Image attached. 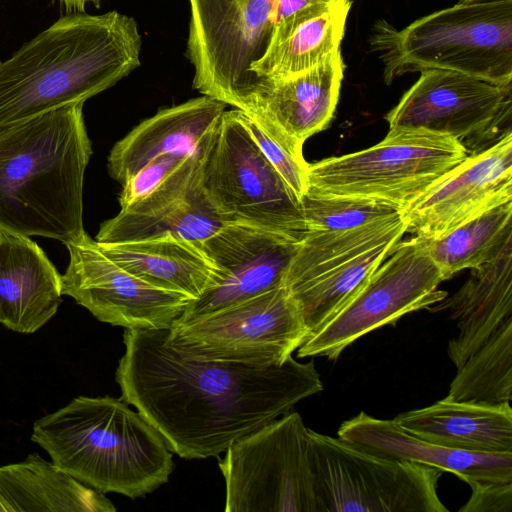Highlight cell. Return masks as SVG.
<instances>
[{"label": "cell", "instance_id": "obj_1", "mask_svg": "<svg viewBox=\"0 0 512 512\" xmlns=\"http://www.w3.org/2000/svg\"><path fill=\"white\" fill-rule=\"evenodd\" d=\"M115 379L121 399L184 459L218 457L230 445L323 390L314 362L250 365L199 357L167 329H125Z\"/></svg>", "mask_w": 512, "mask_h": 512}, {"label": "cell", "instance_id": "obj_2", "mask_svg": "<svg viewBox=\"0 0 512 512\" xmlns=\"http://www.w3.org/2000/svg\"><path fill=\"white\" fill-rule=\"evenodd\" d=\"M141 44L117 11L59 18L0 62V130L112 87L140 66Z\"/></svg>", "mask_w": 512, "mask_h": 512}, {"label": "cell", "instance_id": "obj_3", "mask_svg": "<svg viewBox=\"0 0 512 512\" xmlns=\"http://www.w3.org/2000/svg\"><path fill=\"white\" fill-rule=\"evenodd\" d=\"M83 104L0 130V232L80 241L83 182L92 155Z\"/></svg>", "mask_w": 512, "mask_h": 512}, {"label": "cell", "instance_id": "obj_4", "mask_svg": "<svg viewBox=\"0 0 512 512\" xmlns=\"http://www.w3.org/2000/svg\"><path fill=\"white\" fill-rule=\"evenodd\" d=\"M31 439L52 463L103 494L143 497L168 482L172 451L121 398L79 396L33 424Z\"/></svg>", "mask_w": 512, "mask_h": 512}, {"label": "cell", "instance_id": "obj_5", "mask_svg": "<svg viewBox=\"0 0 512 512\" xmlns=\"http://www.w3.org/2000/svg\"><path fill=\"white\" fill-rule=\"evenodd\" d=\"M370 44L387 84L405 73L441 69L512 86V1L458 2L401 30L382 20Z\"/></svg>", "mask_w": 512, "mask_h": 512}, {"label": "cell", "instance_id": "obj_6", "mask_svg": "<svg viewBox=\"0 0 512 512\" xmlns=\"http://www.w3.org/2000/svg\"><path fill=\"white\" fill-rule=\"evenodd\" d=\"M468 156L457 139L423 128H389L378 144L308 165L306 192L369 198L400 210Z\"/></svg>", "mask_w": 512, "mask_h": 512}, {"label": "cell", "instance_id": "obj_7", "mask_svg": "<svg viewBox=\"0 0 512 512\" xmlns=\"http://www.w3.org/2000/svg\"><path fill=\"white\" fill-rule=\"evenodd\" d=\"M197 185L223 222L258 225L298 241L307 232L299 198L266 159L239 109L223 112Z\"/></svg>", "mask_w": 512, "mask_h": 512}, {"label": "cell", "instance_id": "obj_8", "mask_svg": "<svg viewBox=\"0 0 512 512\" xmlns=\"http://www.w3.org/2000/svg\"><path fill=\"white\" fill-rule=\"evenodd\" d=\"M320 512H447L438 468L365 452L308 428Z\"/></svg>", "mask_w": 512, "mask_h": 512}, {"label": "cell", "instance_id": "obj_9", "mask_svg": "<svg viewBox=\"0 0 512 512\" xmlns=\"http://www.w3.org/2000/svg\"><path fill=\"white\" fill-rule=\"evenodd\" d=\"M405 233L400 213L348 230L306 232L283 285L300 311L308 337L364 286Z\"/></svg>", "mask_w": 512, "mask_h": 512}, {"label": "cell", "instance_id": "obj_10", "mask_svg": "<svg viewBox=\"0 0 512 512\" xmlns=\"http://www.w3.org/2000/svg\"><path fill=\"white\" fill-rule=\"evenodd\" d=\"M218 466L226 512H320L308 428L295 411L234 442Z\"/></svg>", "mask_w": 512, "mask_h": 512}, {"label": "cell", "instance_id": "obj_11", "mask_svg": "<svg viewBox=\"0 0 512 512\" xmlns=\"http://www.w3.org/2000/svg\"><path fill=\"white\" fill-rule=\"evenodd\" d=\"M187 56L193 87L244 111L262 79L251 67L266 52L277 0H189Z\"/></svg>", "mask_w": 512, "mask_h": 512}, {"label": "cell", "instance_id": "obj_12", "mask_svg": "<svg viewBox=\"0 0 512 512\" xmlns=\"http://www.w3.org/2000/svg\"><path fill=\"white\" fill-rule=\"evenodd\" d=\"M308 335L284 285L169 328L173 343L199 357L259 366L284 363Z\"/></svg>", "mask_w": 512, "mask_h": 512}, {"label": "cell", "instance_id": "obj_13", "mask_svg": "<svg viewBox=\"0 0 512 512\" xmlns=\"http://www.w3.org/2000/svg\"><path fill=\"white\" fill-rule=\"evenodd\" d=\"M443 281L418 237L400 241L364 286L297 349V357L337 360L358 338L442 301L448 295L438 290Z\"/></svg>", "mask_w": 512, "mask_h": 512}, {"label": "cell", "instance_id": "obj_14", "mask_svg": "<svg viewBox=\"0 0 512 512\" xmlns=\"http://www.w3.org/2000/svg\"><path fill=\"white\" fill-rule=\"evenodd\" d=\"M512 86L460 72L428 69L385 119L389 128H423L457 139L469 150L489 147L511 131ZM471 153V154H472Z\"/></svg>", "mask_w": 512, "mask_h": 512}, {"label": "cell", "instance_id": "obj_15", "mask_svg": "<svg viewBox=\"0 0 512 512\" xmlns=\"http://www.w3.org/2000/svg\"><path fill=\"white\" fill-rule=\"evenodd\" d=\"M65 246L69 264L62 275V293L101 322L126 329H167L194 301L129 273L88 234Z\"/></svg>", "mask_w": 512, "mask_h": 512}, {"label": "cell", "instance_id": "obj_16", "mask_svg": "<svg viewBox=\"0 0 512 512\" xmlns=\"http://www.w3.org/2000/svg\"><path fill=\"white\" fill-rule=\"evenodd\" d=\"M512 200V131L469 154L400 210L406 232L443 235L484 210Z\"/></svg>", "mask_w": 512, "mask_h": 512}, {"label": "cell", "instance_id": "obj_17", "mask_svg": "<svg viewBox=\"0 0 512 512\" xmlns=\"http://www.w3.org/2000/svg\"><path fill=\"white\" fill-rule=\"evenodd\" d=\"M299 243L258 225L224 222L200 243L218 268V281L192 301L180 317L207 313L283 285Z\"/></svg>", "mask_w": 512, "mask_h": 512}, {"label": "cell", "instance_id": "obj_18", "mask_svg": "<svg viewBox=\"0 0 512 512\" xmlns=\"http://www.w3.org/2000/svg\"><path fill=\"white\" fill-rule=\"evenodd\" d=\"M345 64L341 52L302 73L262 78L243 111L269 136L296 154L334 116Z\"/></svg>", "mask_w": 512, "mask_h": 512}, {"label": "cell", "instance_id": "obj_19", "mask_svg": "<svg viewBox=\"0 0 512 512\" xmlns=\"http://www.w3.org/2000/svg\"><path fill=\"white\" fill-rule=\"evenodd\" d=\"M226 106L203 95L159 110L113 146L107 162L110 176L122 185L159 156L204 155Z\"/></svg>", "mask_w": 512, "mask_h": 512}, {"label": "cell", "instance_id": "obj_20", "mask_svg": "<svg viewBox=\"0 0 512 512\" xmlns=\"http://www.w3.org/2000/svg\"><path fill=\"white\" fill-rule=\"evenodd\" d=\"M338 438L373 455L452 473L468 485L512 482V452L483 453L442 447L409 434L393 419H378L360 412L341 424Z\"/></svg>", "mask_w": 512, "mask_h": 512}, {"label": "cell", "instance_id": "obj_21", "mask_svg": "<svg viewBox=\"0 0 512 512\" xmlns=\"http://www.w3.org/2000/svg\"><path fill=\"white\" fill-rule=\"evenodd\" d=\"M448 311L458 333L448 341L447 353L458 370L491 335L512 318V236L496 255L471 269L456 293L428 308Z\"/></svg>", "mask_w": 512, "mask_h": 512}, {"label": "cell", "instance_id": "obj_22", "mask_svg": "<svg viewBox=\"0 0 512 512\" xmlns=\"http://www.w3.org/2000/svg\"><path fill=\"white\" fill-rule=\"evenodd\" d=\"M62 275L28 236L0 232V324L34 333L58 311Z\"/></svg>", "mask_w": 512, "mask_h": 512}, {"label": "cell", "instance_id": "obj_23", "mask_svg": "<svg viewBox=\"0 0 512 512\" xmlns=\"http://www.w3.org/2000/svg\"><path fill=\"white\" fill-rule=\"evenodd\" d=\"M395 423L433 444L463 451L512 452L510 403L481 404L448 399L398 414Z\"/></svg>", "mask_w": 512, "mask_h": 512}, {"label": "cell", "instance_id": "obj_24", "mask_svg": "<svg viewBox=\"0 0 512 512\" xmlns=\"http://www.w3.org/2000/svg\"><path fill=\"white\" fill-rule=\"evenodd\" d=\"M350 8V0H330L279 22L252 72L260 79H281L330 59L340 51Z\"/></svg>", "mask_w": 512, "mask_h": 512}, {"label": "cell", "instance_id": "obj_25", "mask_svg": "<svg viewBox=\"0 0 512 512\" xmlns=\"http://www.w3.org/2000/svg\"><path fill=\"white\" fill-rule=\"evenodd\" d=\"M97 244L103 253L129 273L193 300L215 286L219 278L216 265L201 244L194 242L167 236Z\"/></svg>", "mask_w": 512, "mask_h": 512}, {"label": "cell", "instance_id": "obj_26", "mask_svg": "<svg viewBox=\"0 0 512 512\" xmlns=\"http://www.w3.org/2000/svg\"><path fill=\"white\" fill-rule=\"evenodd\" d=\"M103 493L90 488L37 453L0 466V512H115Z\"/></svg>", "mask_w": 512, "mask_h": 512}, {"label": "cell", "instance_id": "obj_27", "mask_svg": "<svg viewBox=\"0 0 512 512\" xmlns=\"http://www.w3.org/2000/svg\"><path fill=\"white\" fill-rule=\"evenodd\" d=\"M223 223L197 185L187 197L156 210L142 213L120 210L100 225L95 240L122 243L172 236L200 244Z\"/></svg>", "mask_w": 512, "mask_h": 512}, {"label": "cell", "instance_id": "obj_28", "mask_svg": "<svg viewBox=\"0 0 512 512\" xmlns=\"http://www.w3.org/2000/svg\"><path fill=\"white\" fill-rule=\"evenodd\" d=\"M512 236V200L494 205L441 236L418 237L445 280L489 261Z\"/></svg>", "mask_w": 512, "mask_h": 512}, {"label": "cell", "instance_id": "obj_29", "mask_svg": "<svg viewBox=\"0 0 512 512\" xmlns=\"http://www.w3.org/2000/svg\"><path fill=\"white\" fill-rule=\"evenodd\" d=\"M448 399L481 404L510 403L512 399V318L457 370Z\"/></svg>", "mask_w": 512, "mask_h": 512}, {"label": "cell", "instance_id": "obj_30", "mask_svg": "<svg viewBox=\"0 0 512 512\" xmlns=\"http://www.w3.org/2000/svg\"><path fill=\"white\" fill-rule=\"evenodd\" d=\"M300 203L307 231L348 230L400 213L389 203L360 197L305 192Z\"/></svg>", "mask_w": 512, "mask_h": 512}, {"label": "cell", "instance_id": "obj_31", "mask_svg": "<svg viewBox=\"0 0 512 512\" xmlns=\"http://www.w3.org/2000/svg\"><path fill=\"white\" fill-rule=\"evenodd\" d=\"M245 121L266 159L300 200L307 190L309 163L305 161L303 155L294 153L282 143L269 136L246 114Z\"/></svg>", "mask_w": 512, "mask_h": 512}, {"label": "cell", "instance_id": "obj_32", "mask_svg": "<svg viewBox=\"0 0 512 512\" xmlns=\"http://www.w3.org/2000/svg\"><path fill=\"white\" fill-rule=\"evenodd\" d=\"M204 155L167 154L153 159L122 184L120 210L128 209L152 194L191 158Z\"/></svg>", "mask_w": 512, "mask_h": 512}, {"label": "cell", "instance_id": "obj_33", "mask_svg": "<svg viewBox=\"0 0 512 512\" xmlns=\"http://www.w3.org/2000/svg\"><path fill=\"white\" fill-rule=\"evenodd\" d=\"M472 493L460 512H512V482L469 484Z\"/></svg>", "mask_w": 512, "mask_h": 512}, {"label": "cell", "instance_id": "obj_34", "mask_svg": "<svg viewBox=\"0 0 512 512\" xmlns=\"http://www.w3.org/2000/svg\"><path fill=\"white\" fill-rule=\"evenodd\" d=\"M328 1L330 0H277L275 25L310 6Z\"/></svg>", "mask_w": 512, "mask_h": 512}, {"label": "cell", "instance_id": "obj_35", "mask_svg": "<svg viewBox=\"0 0 512 512\" xmlns=\"http://www.w3.org/2000/svg\"><path fill=\"white\" fill-rule=\"evenodd\" d=\"M67 12H84L88 4L98 7L104 0H59Z\"/></svg>", "mask_w": 512, "mask_h": 512}, {"label": "cell", "instance_id": "obj_36", "mask_svg": "<svg viewBox=\"0 0 512 512\" xmlns=\"http://www.w3.org/2000/svg\"><path fill=\"white\" fill-rule=\"evenodd\" d=\"M512 0H459V3H493V2H507Z\"/></svg>", "mask_w": 512, "mask_h": 512}]
</instances>
